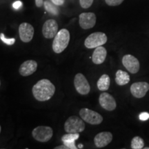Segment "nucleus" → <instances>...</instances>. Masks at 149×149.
Returning a JSON list of instances; mask_svg holds the SVG:
<instances>
[{
  "label": "nucleus",
  "instance_id": "6e6552de",
  "mask_svg": "<svg viewBox=\"0 0 149 149\" xmlns=\"http://www.w3.org/2000/svg\"><path fill=\"white\" fill-rule=\"evenodd\" d=\"M34 28L31 24L24 22L19 26V34L20 39L24 43H28L33 40L34 36Z\"/></svg>",
  "mask_w": 149,
  "mask_h": 149
},
{
  "label": "nucleus",
  "instance_id": "423d86ee",
  "mask_svg": "<svg viewBox=\"0 0 149 149\" xmlns=\"http://www.w3.org/2000/svg\"><path fill=\"white\" fill-rule=\"evenodd\" d=\"M79 115L84 122L92 125H98L103 122V117L100 113L88 109H81Z\"/></svg>",
  "mask_w": 149,
  "mask_h": 149
},
{
  "label": "nucleus",
  "instance_id": "f03ea898",
  "mask_svg": "<svg viewBox=\"0 0 149 149\" xmlns=\"http://www.w3.org/2000/svg\"><path fill=\"white\" fill-rule=\"evenodd\" d=\"M70 33L66 29H61L54 37L53 50L55 53H61L67 48L70 42Z\"/></svg>",
  "mask_w": 149,
  "mask_h": 149
},
{
  "label": "nucleus",
  "instance_id": "f257e3e1",
  "mask_svg": "<svg viewBox=\"0 0 149 149\" xmlns=\"http://www.w3.org/2000/svg\"><path fill=\"white\" fill-rule=\"evenodd\" d=\"M33 95L40 102L48 101L54 95L55 87L50 80L41 79L33 87Z\"/></svg>",
  "mask_w": 149,
  "mask_h": 149
},
{
  "label": "nucleus",
  "instance_id": "9b49d317",
  "mask_svg": "<svg viewBox=\"0 0 149 149\" xmlns=\"http://www.w3.org/2000/svg\"><path fill=\"white\" fill-rule=\"evenodd\" d=\"M79 23L81 29H92L96 24V15L93 13H83L79 17Z\"/></svg>",
  "mask_w": 149,
  "mask_h": 149
},
{
  "label": "nucleus",
  "instance_id": "dca6fc26",
  "mask_svg": "<svg viewBox=\"0 0 149 149\" xmlns=\"http://www.w3.org/2000/svg\"><path fill=\"white\" fill-rule=\"evenodd\" d=\"M107 55V51L105 48L102 46L95 48L93 52L92 60L93 62L95 64H101L105 61Z\"/></svg>",
  "mask_w": 149,
  "mask_h": 149
},
{
  "label": "nucleus",
  "instance_id": "c85d7f7f",
  "mask_svg": "<svg viewBox=\"0 0 149 149\" xmlns=\"http://www.w3.org/2000/svg\"><path fill=\"white\" fill-rule=\"evenodd\" d=\"M55 149H68V147L66 146H65V145H61V146H57V147H55Z\"/></svg>",
  "mask_w": 149,
  "mask_h": 149
},
{
  "label": "nucleus",
  "instance_id": "9d476101",
  "mask_svg": "<svg viewBox=\"0 0 149 149\" xmlns=\"http://www.w3.org/2000/svg\"><path fill=\"white\" fill-rule=\"evenodd\" d=\"M122 64L130 73L135 74L139 70V60L132 55H126L122 58Z\"/></svg>",
  "mask_w": 149,
  "mask_h": 149
},
{
  "label": "nucleus",
  "instance_id": "1a4fd4ad",
  "mask_svg": "<svg viewBox=\"0 0 149 149\" xmlns=\"http://www.w3.org/2000/svg\"><path fill=\"white\" fill-rule=\"evenodd\" d=\"M58 33V24L55 19H51L45 22L42 27V33L46 39H52Z\"/></svg>",
  "mask_w": 149,
  "mask_h": 149
},
{
  "label": "nucleus",
  "instance_id": "0eeeda50",
  "mask_svg": "<svg viewBox=\"0 0 149 149\" xmlns=\"http://www.w3.org/2000/svg\"><path fill=\"white\" fill-rule=\"evenodd\" d=\"M74 86L76 91L82 95H88L91 91V86L88 80L81 73L75 74L74 79Z\"/></svg>",
  "mask_w": 149,
  "mask_h": 149
},
{
  "label": "nucleus",
  "instance_id": "f8f14e48",
  "mask_svg": "<svg viewBox=\"0 0 149 149\" xmlns=\"http://www.w3.org/2000/svg\"><path fill=\"white\" fill-rule=\"evenodd\" d=\"M100 106L108 111H113L116 109L117 104L114 97L108 93H102L99 97Z\"/></svg>",
  "mask_w": 149,
  "mask_h": 149
},
{
  "label": "nucleus",
  "instance_id": "2f4dec72",
  "mask_svg": "<svg viewBox=\"0 0 149 149\" xmlns=\"http://www.w3.org/2000/svg\"><path fill=\"white\" fill-rule=\"evenodd\" d=\"M0 86H1V81H0Z\"/></svg>",
  "mask_w": 149,
  "mask_h": 149
},
{
  "label": "nucleus",
  "instance_id": "20e7f679",
  "mask_svg": "<svg viewBox=\"0 0 149 149\" xmlns=\"http://www.w3.org/2000/svg\"><path fill=\"white\" fill-rule=\"evenodd\" d=\"M107 36L105 33L96 32L91 34L85 40L84 45L87 48H95L103 46L107 42Z\"/></svg>",
  "mask_w": 149,
  "mask_h": 149
},
{
  "label": "nucleus",
  "instance_id": "7ed1b4c3",
  "mask_svg": "<svg viewBox=\"0 0 149 149\" xmlns=\"http://www.w3.org/2000/svg\"><path fill=\"white\" fill-rule=\"evenodd\" d=\"M85 124L81 118L77 116L68 117L64 124V130L67 133H79L85 129Z\"/></svg>",
  "mask_w": 149,
  "mask_h": 149
},
{
  "label": "nucleus",
  "instance_id": "412c9836",
  "mask_svg": "<svg viewBox=\"0 0 149 149\" xmlns=\"http://www.w3.org/2000/svg\"><path fill=\"white\" fill-rule=\"evenodd\" d=\"M130 146H131V148L133 149L144 148V141L141 137H139V136H136V137L132 139Z\"/></svg>",
  "mask_w": 149,
  "mask_h": 149
},
{
  "label": "nucleus",
  "instance_id": "aec40b11",
  "mask_svg": "<svg viewBox=\"0 0 149 149\" xmlns=\"http://www.w3.org/2000/svg\"><path fill=\"white\" fill-rule=\"evenodd\" d=\"M44 6L47 12L54 15H57L59 14V9L53 2L51 3L48 0H46L44 2Z\"/></svg>",
  "mask_w": 149,
  "mask_h": 149
},
{
  "label": "nucleus",
  "instance_id": "4468645a",
  "mask_svg": "<svg viewBox=\"0 0 149 149\" xmlns=\"http://www.w3.org/2000/svg\"><path fill=\"white\" fill-rule=\"evenodd\" d=\"M113 140V134L110 132H101L94 138L95 145L97 148H104L109 145Z\"/></svg>",
  "mask_w": 149,
  "mask_h": 149
},
{
  "label": "nucleus",
  "instance_id": "4be33fe9",
  "mask_svg": "<svg viewBox=\"0 0 149 149\" xmlns=\"http://www.w3.org/2000/svg\"><path fill=\"white\" fill-rule=\"evenodd\" d=\"M0 39H1V40L2 41L4 44H7V45H9V46L13 45V44H15V38H10V39L6 38L3 33H1V34H0Z\"/></svg>",
  "mask_w": 149,
  "mask_h": 149
},
{
  "label": "nucleus",
  "instance_id": "bb28decb",
  "mask_svg": "<svg viewBox=\"0 0 149 149\" xmlns=\"http://www.w3.org/2000/svg\"><path fill=\"white\" fill-rule=\"evenodd\" d=\"M51 1L56 6L63 5L64 3V0H51Z\"/></svg>",
  "mask_w": 149,
  "mask_h": 149
},
{
  "label": "nucleus",
  "instance_id": "c756f323",
  "mask_svg": "<svg viewBox=\"0 0 149 149\" xmlns=\"http://www.w3.org/2000/svg\"><path fill=\"white\" fill-rule=\"evenodd\" d=\"M79 148H83V146H82V145H81V144H79Z\"/></svg>",
  "mask_w": 149,
  "mask_h": 149
},
{
  "label": "nucleus",
  "instance_id": "39448f33",
  "mask_svg": "<svg viewBox=\"0 0 149 149\" xmlns=\"http://www.w3.org/2000/svg\"><path fill=\"white\" fill-rule=\"evenodd\" d=\"M32 135L35 140L40 142H46L53 137V130L49 126H40L33 129Z\"/></svg>",
  "mask_w": 149,
  "mask_h": 149
},
{
  "label": "nucleus",
  "instance_id": "2eb2a0df",
  "mask_svg": "<svg viewBox=\"0 0 149 149\" xmlns=\"http://www.w3.org/2000/svg\"><path fill=\"white\" fill-rule=\"evenodd\" d=\"M37 63L34 60H27L22 64L19 72L23 77H27L34 73L37 70Z\"/></svg>",
  "mask_w": 149,
  "mask_h": 149
},
{
  "label": "nucleus",
  "instance_id": "cd10ccee",
  "mask_svg": "<svg viewBox=\"0 0 149 149\" xmlns=\"http://www.w3.org/2000/svg\"><path fill=\"white\" fill-rule=\"evenodd\" d=\"M44 4V1L43 0H35V5L37 7H42V5Z\"/></svg>",
  "mask_w": 149,
  "mask_h": 149
},
{
  "label": "nucleus",
  "instance_id": "a878e982",
  "mask_svg": "<svg viewBox=\"0 0 149 149\" xmlns=\"http://www.w3.org/2000/svg\"><path fill=\"white\" fill-rule=\"evenodd\" d=\"M22 6V2L21 1H17L15 2H14L13 4V8L15 9L19 8Z\"/></svg>",
  "mask_w": 149,
  "mask_h": 149
},
{
  "label": "nucleus",
  "instance_id": "b1692460",
  "mask_svg": "<svg viewBox=\"0 0 149 149\" xmlns=\"http://www.w3.org/2000/svg\"><path fill=\"white\" fill-rule=\"evenodd\" d=\"M105 1L107 4L110 6H116L120 5L124 1V0H105Z\"/></svg>",
  "mask_w": 149,
  "mask_h": 149
},
{
  "label": "nucleus",
  "instance_id": "393cba45",
  "mask_svg": "<svg viewBox=\"0 0 149 149\" xmlns=\"http://www.w3.org/2000/svg\"><path fill=\"white\" fill-rule=\"evenodd\" d=\"M139 120L141 121H146L148 120L149 119V113H147V112H143V113H141L139 115Z\"/></svg>",
  "mask_w": 149,
  "mask_h": 149
},
{
  "label": "nucleus",
  "instance_id": "f3484780",
  "mask_svg": "<svg viewBox=\"0 0 149 149\" xmlns=\"http://www.w3.org/2000/svg\"><path fill=\"white\" fill-rule=\"evenodd\" d=\"M79 137V133H67L62 136L61 141L68 149H77V147L75 145V141Z\"/></svg>",
  "mask_w": 149,
  "mask_h": 149
},
{
  "label": "nucleus",
  "instance_id": "7c9ffc66",
  "mask_svg": "<svg viewBox=\"0 0 149 149\" xmlns=\"http://www.w3.org/2000/svg\"><path fill=\"white\" fill-rule=\"evenodd\" d=\"M1 126H0V133H1Z\"/></svg>",
  "mask_w": 149,
  "mask_h": 149
},
{
  "label": "nucleus",
  "instance_id": "5701e85b",
  "mask_svg": "<svg viewBox=\"0 0 149 149\" xmlns=\"http://www.w3.org/2000/svg\"><path fill=\"white\" fill-rule=\"evenodd\" d=\"M94 0H79V3L83 8H88L92 6Z\"/></svg>",
  "mask_w": 149,
  "mask_h": 149
},
{
  "label": "nucleus",
  "instance_id": "ddd939ff",
  "mask_svg": "<svg viewBox=\"0 0 149 149\" xmlns=\"http://www.w3.org/2000/svg\"><path fill=\"white\" fill-rule=\"evenodd\" d=\"M149 91V84L145 81L133 83L130 86V93L136 98H142Z\"/></svg>",
  "mask_w": 149,
  "mask_h": 149
},
{
  "label": "nucleus",
  "instance_id": "6ab92c4d",
  "mask_svg": "<svg viewBox=\"0 0 149 149\" xmlns=\"http://www.w3.org/2000/svg\"><path fill=\"white\" fill-rule=\"evenodd\" d=\"M110 84H111V79H110L109 76L107 74H104L99 79L97 86L100 91H106L109 90Z\"/></svg>",
  "mask_w": 149,
  "mask_h": 149
},
{
  "label": "nucleus",
  "instance_id": "a211bd4d",
  "mask_svg": "<svg viewBox=\"0 0 149 149\" xmlns=\"http://www.w3.org/2000/svg\"><path fill=\"white\" fill-rule=\"evenodd\" d=\"M130 75L128 73L123 71L122 70H118L115 76V82L119 86H124L129 83Z\"/></svg>",
  "mask_w": 149,
  "mask_h": 149
}]
</instances>
